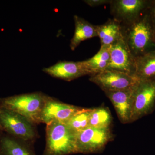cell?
Wrapping results in <instances>:
<instances>
[{
  "instance_id": "1",
  "label": "cell",
  "mask_w": 155,
  "mask_h": 155,
  "mask_svg": "<svg viewBox=\"0 0 155 155\" xmlns=\"http://www.w3.org/2000/svg\"><path fill=\"white\" fill-rule=\"evenodd\" d=\"M149 8L135 21L121 24L122 37L135 58L151 51L150 49L155 47V29Z\"/></svg>"
},
{
  "instance_id": "2",
  "label": "cell",
  "mask_w": 155,
  "mask_h": 155,
  "mask_svg": "<svg viewBox=\"0 0 155 155\" xmlns=\"http://www.w3.org/2000/svg\"><path fill=\"white\" fill-rule=\"evenodd\" d=\"M46 95L41 92L0 98V107L25 117L34 125L41 123V116Z\"/></svg>"
},
{
  "instance_id": "3",
  "label": "cell",
  "mask_w": 155,
  "mask_h": 155,
  "mask_svg": "<svg viewBox=\"0 0 155 155\" xmlns=\"http://www.w3.org/2000/svg\"><path fill=\"white\" fill-rule=\"evenodd\" d=\"M46 125V145L43 155L77 153L76 133L62 122L53 121Z\"/></svg>"
},
{
  "instance_id": "4",
  "label": "cell",
  "mask_w": 155,
  "mask_h": 155,
  "mask_svg": "<svg viewBox=\"0 0 155 155\" xmlns=\"http://www.w3.org/2000/svg\"><path fill=\"white\" fill-rule=\"evenodd\" d=\"M0 123L4 131L24 142L31 141L37 137L35 125L13 111L2 108Z\"/></svg>"
},
{
  "instance_id": "5",
  "label": "cell",
  "mask_w": 155,
  "mask_h": 155,
  "mask_svg": "<svg viewBox=\"0 0 155 155\" xmlns=\"http://www.w3.org/2000/svg\"><path fill=\"white\" fill-rule=\"evenodd\" d=\"M155 104V79L140 80L134 90L130 122L152 112Z\"/></svg>"
},
{
  "instance_id": "6",
  "label": "cell",
  "mask_w": 155,
  "mask_h": 155,
  "mask_svg": "<svg viewBox=\"0 0 155 155\" xmlns=\"http://www.w3.org/2000/svg\"><path fill=\"white\" fill-rule=\"evenodd\" d=\"M89 80L98 85L104 92L134 88L140 81L133 75L108 69L90 76Z\"/></svg>"
},
{
  "instance_id": "7",
  "label": "cell",
  "mask_w": 155,
  "mask_h": 155,
  "mask_svg": "<svg viewBox=\"0 0 155 155\" xmlns=\"http://www.w3.org/2000/svg\"><path fill=\"white\" fill-rule=\"evenodd\" d=\"M77 153H91L102 150L110 141V128L88 127L75 134Z\"/></svg>"
},
{
  "instance_id": "8",
  "label": "cell",
  "mask_w": 155,
  "mask_h": 155,
  "mask_svg": "<svg viewBox=\"0 0 155 155\" xmlns=\"http://www.w3.org/2000/svg\"><path fill=\"white\" fill-rule=\"evenodd\" d=\"M151 3L144 0H112L110 4L111 14L121 24H129L146 12Z\"/></svg>"
},
{
  "instance_id": "9",
  "label": "cell",
  "mask_w": 155,
  "mask_h": 155,
  "mask_svg": "<svg viewBox=\"0 0 155 155\" xmlns=\"http://www.w3.org/2000/svg\"><path fill=\"white\" fill-rule=\"evenodd\" d=\"M110 59L107 69L135 76V58L122 37L110 45Z\"/></svg>"
},
{
  "instance_id": "10",
  "label": "cell",
  "mask_w": 155,
  "mask_h": 155,
  "mask_svg": "<svg viewBox=\"0 0 155 155\" xmlns=\"http://www.w3.org/2000/svg\"><path fill=\"white\" fill-rule=\"evenodd\" d=\"M82 108L65 104L47 95L41 116V123L47 124L53 121L66 124Z\"/></svg>"
},
{
  "instance_id": "11",
  "label": "cell",
  "mask_w": 155,
  "mask_h": 155,
  "mask_svg": "<svg viewBox=\"0 0 155 155\" xmlns=\"http://www.w3.org/2000/svg\"><path fill=\"white\" fill-rule=\"evenodd\" d=\"M134 88L105 92L113 104L119 120L123 124L130 123Z\"/></svg>"
},
{
  "instance_id": "12",
  "label": "cell",
  "mask_w": 155,
  "mask_h": 155,
  "mask_svg": "<svg viewBox=\"0 0 155 155\" xmlns=\"http://www.w3.org/2000/svg\"><path fill=\"white\" fill-rule=\"evenodd\" d=\"M43 71L52 77L67 81L87 75L81 61H60L51 67L44 68Z\"/></svg>"
},
{
  "instance_id": "13",
  "label": "cell",
  "mask_w": 155,
  "mask_h": 155,
  "mask_svg": "<svg viewBox=\"0 0 155 155\" xmlns=\"http://www.w3.org/2000/svg\"><path fill=\"white\" fill-rule=\"evenodd\" d=\"M20 140L6 134L0 135V155H36L31 147Z\"/></svg>"
},
{
  "instance_id": "14",
  "label": "cell",
  "mask_w": 155,
  "mask_h": 155,
  "mask_svg": "<svg viewBox=\"0 0 155 155\" xmlns=\"http://www.w3.org/2000/svg\"><path fill=\"white\" fill-rule=\"evenodd\" d=\"M110 45L101 46L99 51L91 58L81 61L87 75H95L107 69L110 56Z\"/></svg>"
},
{
  "instance_id": "15",
  "label": "cell",
  "mask_w": 155,
  "mask_h": 155,
  "mask_svg": "<svg viewBox=\"0 0 155 155\" xmlns=\"http://www.w3.org/2000/svg\"><path fill=\"white\" fill-rule=\"evenodd\" d=\"M74 20L75 32L69 45L72 51H74L81 42L95 37H98L96 25H92L77 15L74 16Z\"/></svg>"
},
{
  "instance_id": "16",
  "label": "cell",
  "mask_w": 155,
  "mask_h": 155,
  "mask_svg": "<svg viewBox=\"0 0 155 155\" xmlns=\"http://www.w3.org/2000/svg\"><path fill=\"white\" fill-rule=\"evenodd\" d=\"M135 76L140 80L155 79V50L135 58Z\"/></svg>"
},
{
  "instance_id": "17",
  "label": "cell",
  "mask_w": 155,
  "mask_h": 155,
  "mask_svg": "<svg viewBox=\"0 0 155 155\" xmlns=\"http://www.w3.org/2000/svg\"><path fill=\"white\" fill-rule=\"evenodd\" d=\"M96 27L101 46L110 45L122 37L121 23L113 18Z\"/></svg>"
},
{
  "instance_id": "18",
  "label": "cell",
  "mask_w": 155,
  "mask_h": 155,
  "mask_svg": "<svg viewBox=\"0 0 155 155\" xmlns=\"http://www.w3.org/2000/svg\"><path fill=\"white\" fill-rule=\"evenodd\" d=\"M112 122L110 112L107 108L92 109L90 116L89 127L110 128Z\"/></svg>"
},
{
  "instance_id": "19",
  "label": "cell",
  "mask_w": 155,
  "mask_h": 155,
  "mask_svg": "<svg viewBox=\"0 0 155 155\" xmlns=\"http://www.w3.org/2000/svg\"><path fill=\"white\" fill-rule=\"evenodd\" d=\"M92 109L82 108L74 115L66 125L71 130L76 133L89 127L90 116Z\"/></svg>"
},
{
  "instance_id": "20",
  "label": "cell",
  "mask_w": 155,
  "mask_h": 155,
  "mask_svg": "<svg viewBox=\"0 0 155 155\" xmlns=\"http://www.w3.org/2000/svg\"><path fill=\"white\" fill-rule=\"evenodd\" d=\"M111 1L112 0H86L84 2L90 7H94L105 4H110Z\"/></svg>"
},
{
  "instance_id": "21",
  "label": "cell",
  "mask_w": 155,
  "mask_h": 155,
  "mask_svg": "<svg viewBox=\"0 0 155 155\" xmlns=\"http://www.w3.org/2000/svg\"><path fill=\"white\" fill-rule=\"evenodd\" d=\"M149 12L155 29V1L152 2L149 8Z\"/></svg>"
},
{
  "instance_id": "22",
  "label": "cell",
  "mask_w": 155,
  "mask_h": 155,
  "mask_svg": "<svg viewBox=\"0 0 155 155\" xmlns=\"http://www.w3.org/2000/svg\"><path fill=\"white\" fill-rule=\"evenodd\" d=\"M1 109H2V108L0 107V113H1ZM3 131H4V130H3L2 127L1 126V123H0V135L2 134Z\"/></svg>"
},
{
  "instance_id": "23",
  "label": "cell",
  "mask_w": 155,
  "mask_h": 155,
  "mask_svg": "<svg viewBox=\"0 0 155 155\" xmlns=\"http://www.w3.org/2000/svg\"></svg>"
}]
</instances>
